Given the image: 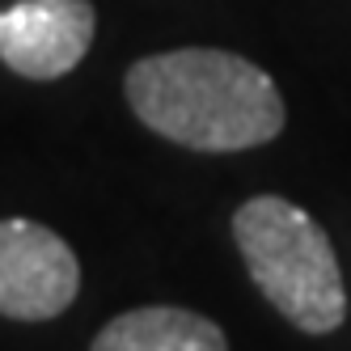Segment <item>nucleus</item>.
<instances>
[{"label":"nucleus","instance_id":"4","mask_svg":"<svg viewBox=\"0 0 351 351\" xmlns=\"http://www.w3.org/2000/svg\"><path fill=\"white\" fill-rule=\"evenodd\" d=\"M89 0H17L0 9V60L26 81H60L93 43Z\"/></svg>","mask_w":351,"mask_h":351},{"label":"nucleus","instance_id":"1","mask_svg":"<svg viewBox=\"0 0 351 351\" xmlns=\"http://www.w3.org/2000/svg\"><path fill=\"white\" fill-rule=\"evenodd\" d=\"M123 89L144 128L199 153L258 148L280 136L288 119L267 72L220 47L144 56L128 68Z\"/></svg>","mask_w":351,"mask_h":351},{"label":"nucleus","instance_id":"5","mask_svg":"<svg viewBox=\"0 0 351 351\" xmlns=\"http://www.w3.org/2000/svg\"><path fill=\"white\" fill-rule=\"evenodd\" d=\"M89 351H229V339L195 309L144 305L106 322Z\"/></svg>","mask_w":351,"mask_h":351},{"label":"nucleus","instance_id":"2","mask_svg":"<svg viewBox=\"0 0 351 351\" xmlns=\"http://www.w3.org/2000/svg\"><path fill=\"white\" fill-rule=\"evenodd\" d=\"M233 241L250 280L296 330L330 335L347 317V288L322 224L280 195H254L233 212Z\"/></svg>","mask_w":351,"mask_h":351},{"label":"nucleus","instance_id":"3","mask_svg":"<svg viewBox=\"0 0 351 351\" xmlns=\"http://www.w3.org/2000/svg\"><path fill=\"white\" fill-rule=\"evenodd\" d=\"M77 292L81 263L60 233L26 216L0 220V317H60L77 300Z\"/></svg>","mask_w":351,"mask_h":351}]
</instances>
